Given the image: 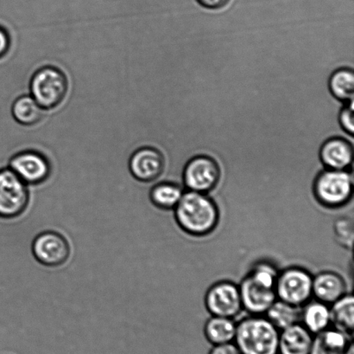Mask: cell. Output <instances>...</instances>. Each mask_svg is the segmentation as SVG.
<instances>
[{
    "instance_id": "cell-1",
    "label": "cell",
    "mask_w": 354,
    "mask_h": 354,
    "mask_svg": "<svg viewBox=\"0 0 354 354\" xmlns=\"http://www.w3.org/2000/svg\"><path fill=\"white\" fill-rule=\"evenodd\" d=\"M279 270L270 262L257 263L239 284L243 310L250 315H265L277 299Z\"/></svg>"
},
{
    "instance_id": "cell-2",
    "label": "cell",
    "mask_w": 354,
    "mask_h": 354,
    "mask_svg": "<svg viewBox=\"0 0 354 354\" xmlns=\"http://www.w3.org/2000/svg\"><path fill=\"white\" fill-rule=\"evenodd\" d=\"M179 227L187 234L203 237L217 227L220 213L217 204L207 193L184 192L175 209Z\"/></svg>"
},
{
    "instance_id": "cell-3",
    "label": "cell",
    "mask_w": 354,
    "mask_h": 354,
    "mask_svg": "<svg viewBox=\"0 0 354 354\" xmlns=\"http://www.w3.org/2000/svg\"><path fill=\"white\" fill-rule=\"evenodd\" d=\"M279 335L265 315H250L238 322L234 344L242 354H279Z\"/></svg>"
},
{
    "instance_id": "cell-4",
    "label": "cell",
    "mask_w": 354,
    "mask_h": 354,
    "mask_svg": "<svg viewBox=\"0 0 354 354\" xmlns=\"http://www.w3.org/2000/svg\"><path fill=\"white\" fill-rule=\"evenodd\" d=\"M353 191V179L348 170L325 169L317 176L313 185L315 199L331 209L348 204Z\"/></svg>"
},
{
    "instance_id": "cell-5",
    "label": "cell",
    "mask_w": 354,
    "mask_h": 354,
    "mask_svg": "<svg viewBox=\"0 0 354 354\" xmlns=\"http://www.w3.org/2000/svg\"><path fill=\"white\" fill-rule=\"evenodd\" d=\"M68 83L64 71L45 66L34 73L30 83V96L44 110L53 109L64 102Z\"/></svg>"
},
{
    "instance_id": "cell-6",
    "label": "cell",
    "mask_w": 354,
    "mask_h": 354,
    "mask_svg": "<svg viewBox=\"0 0 354 354\" xmlns=\"http://www.w3.org/2000/svg\"><path fill=\"white\" fill-rule=\"evenodd\" d=\"M276 293L277 299L301 308L313 297V276L301 267H290L279 273Z\"/></svg>"
},
{
    "instance_id": "cell-7",
    "label": "cell",
    "mask_w": 354,
    "mask_h": 354,
    "mask_svg": "<svg viewBox=\"0 0 354 354\" xmlns=\"http://www.w3.org/2000/svg\"><path fill=\"white\" fill-rule=\"evenodd\" d=\"M30 190L10 168L0 169V218L12 220L21 216L30 204Z\"/></svg>"
},
{
    "instance_id": "cell-8",
    "label": "cell",
    "mask_w": 354,
    "mask_h": 354,
    "mask_svg": "<svg viewBox=\"0 0 354 354\" xmlns=\"http://www.w3.org/2000/svg\"><path fill=\"white\" fill-rule=\"evenodd\" d=\"M221 176L220 166L214 158L197 155L187 162L183 179L187 191L207 194L217 186Z\"/></svg>"
},
{
    "instance_id": "cell-9",
    "label": "cell",
    "mask_w": 354,
    "mask_h": 354,
    "mask_svg": "<svg viewBox=\"0 0 354 354\" xmlns=\"http://www.w3.org/2000/svg\"><path fill=\"white\" fill-rule=\"evenodd\" d=\"M205 305L212 317L234 319L243 310L239 285L230 281H221L208 289Z\"/></svg>"
},
{
    "instance_id": "cell-10",
    "label": "cell",
    "mask_w": 354,
    "mask_h": 354,
    "mask_svg": "<svg viewBox=\"0 0 354 354\" xmlns=\"http://www.w3.org/2000/svg\"><path fill=\"white\" fill-rule=\"evenodd\" d=\"M31 251L40 265L55 268L68 261L71 247L64 236L57 231H45L34 238Z\"/></svg>"
},
{
    "instance_id": "cell-11",
    "label": "cell",
    "mask_w": 354,
    "mask_h": 354,
    "mask_svg": "<svg viewBox=\"0 0 354 354\" xmlns=\"http://www.w3.org/2000/svg\"><path fill=\"white\" fill-rule=\"evenodd\" d=\"M12 169L27 185L37 186L47 182L51 175V165L46 156L39 152H19L10 159Z\"/></svg>"
},
{
    "instance_id": "cell-12",
    "label": "cell",
    "mask_w": 354,
    "mask_h": 354,
    "mask_svg": "<svg viewBox=\"0 0 354 354\" xmlns=\"http://www.w3.org/2000/svg\"><path fill=\"white\" fill-rule=\"evenodd\" d=\"M165 159L158 149L144 147L138 149L131 155L129 170L138 182L151 183L155 182L164 172Z\"/></svg>"
},
{
    "instance_id": "cell-13",
    "label": "cell",
    "mask_w": 354,
    "mask_h": 354,
    "mask_svg": "<svg viewBox=\"0 0 354 354\" xmlns=\"http://www.w3.org/2000/svg\"><path fill=\"white\" fill-rule=\"evenodd\" d=\"M319 155L326 169L348 170L353 164V147L345 138L332 137L322 145Z\"/></svg>"
},
{
    "instance_id": "cell-14",
    "label": "cell",
    "mask_w": 354,
    "mask_h": 354,
    "mask_svg": "<svg viewBox=\"0 0 354 354\" xmlns=\"http://www.w3.org/2000/svg\"><path fill=\"white\" fill-rule=\"evenodd\" d=\"M346 293V283L339 274L325 270L313 276V297L328 305L341 299Z\"/></svg>"
},
{
    "instance_id": "cell-15",
    "label": "cell",
    "mask_w": 354,
    "mask_h": 354,
    "mask_svg": "<svg viewBox=\"0 0 354 354\" xmlns=\"http://www.w3.org/2000/svg\"><path fill=\"white\" fill-rule=\"evenodd\" d=\"M314 335L299 324L280 331L279 354H310Z\"/></svg>"
},
{
    "instance_id": "cell-16",
    "label": "cell",
    "mask_w": 354,
    "mask_h": 354,
    "mask_svg": "<svg viewBox=\"0 0 354 354\" xmlns=\"http://www.w3.org/2000/svg\"><path fill=\"white\" fill-rule=\"evenodd\" d=\"M300 322L314 335L326 330L331 327L330 306L317 299L308 301L301 308Z\"/></svg>"
},
{
    "instance_id": "cell-17",
    "label": "cell",
    "mask_w": 354,
    "mask_h": 354,
    "mask_svg": "<svg viewBox=\"0 0 354 354\" xmlns=\"http://www.w3.org/2000/svg\"><path fill=\"white\" fill-rule=\"evenodd\" d=\"M329 306L332 328L352 337L354 329V298L352 294H346Z\"/></svg>"
},
{
    "instance_id": "cell-18",
    "label": "cell",
    "mask_w": 354,
    "mask_h": 354,
    "mask_svg": "<svg viewBox=\"0 0 354 354\" xmlns=\"http://www.w3.org/2000/svg\"><path fill=\"white\" fill-rule=\"evenodd\" d=\"M349 337L333 328L314 335L310 354H345Z\"/></svg>"
},
{
    "instance_id": "cell-19",
    "label": "cell",
    "mask_w": 354,
    "mask_h": 354,
    "mask_svg": "<svg viewBox=\"0 0 354 354\" xmlns=\"http://www.w3.org/2000/svg\"><path fill=\"white\" fill-rule=\"evenodd\" d=\"M237 324L234 319L212 317L204 327L205 336L214 346L228 344L234 342Z\"/></svg>"
},
{
    "instance_id": "cell-20",
    "label": "cell",
    "mask_w": 354,
    "mask_h": 354,
    "mask_svg": "<svg viewBox=\"0 0 354 354\" xmlns=\"http://www.w3.org/2000/svg\"><path fill=\"white\" fill-rule=\"evenodd\" d=\"M265 317L279 329L283 330L301 320V308L293 306L286 301L277 299L267 310Z\"/></svg>"
},
{
    "instance_id": "cell-21",
    "label": "cell",
    "mask_w": 354,
    "mask_h": 354,
    "mask_svg": "<svg viewBox=\"0 0 354 354\" xmlns=\"http://www.w3.org/2000/svg\"><path fill=\"white\" fill-rule=\"evenodd\" d=\"M14 119L23 126H34L44 117V109L31 96H22L15 100L12 107Z\"/></svg>"
},
{
    "instance_id": "cell-22",
    "label": "cell",
    "mask_w": 354,
    "mask_h": 354,
    "mask_svg": "<svg viewBox=\"0 0 354 354\" xmlns=\"http://www.w3.org/2000/svg\"><path fill=\"white\" fill-rule=\"evenodd\" d=\"M183 193L178 184L167 182L158 183L152 187L150 200L158 209L174 210Z\"/></svg>"
},
{
    "instance_id": "cell-23",
    "label": "cell",
    "mask_w": 354,
    "mask_h": 354,
    "mask_svg": "<svg viewBox=\"0 0 354 354\" xmlns=\"http://www.w3.org/2000/svg\"><path fill=\"white\" fill-rule=\"evenodd\" d=\"M329 90L336 99L345 103L353 102L354 73L352 69H336L329 78Z\"/></svg>"
},
{
    "instance_id": "cell-24",
    "label": "cell",
    "mask_w": 354,
    "mask_h": 354,
    "mask_svg": "<svg viewBox=\"0 0 354 354\" xmlns=\"http://www.w3.org/2000/svg\"><path fill=\"white\" fill-rule=\"evenodd\" d=\"M336 237L341 245L346 248L352 247L353 242V222L348 218H343L336 222L335 227Z\"/></svg>"
},
{
    "instance_id": "cell-25",
    "label": "cell",
    "mask_w": 354,
    "mask_h": 354,
    "mask_svg": "<svg viewBox=\"0 0 354 354\" xmlns=\"http://www.w3.org/2000/svg\"><path fill=\"white\" fill-rule=\"evenodd\" d=\"M339 123L346 134L353 136L354 133L353 102L346 103L339 114Z\"/></svg>"
},
{
    "instance_id": "cell-26",
    "label": "cell",
    "mask_w": 354,
    "mask_h": 354,
    "mask_svg": "<svg viewBox=\"0 0 354 354\" xmlns=\"http://www.w3.org/2000/svg\"><path fill=\"white\" fill-rule=\"evenodd\" d=\"M209 354H242L234 343L228 344L214 346Z\"/></svg>"
},
{
    "instance_id": "cell-27",
    "label": "cell",
    "mask_w": 354,
    "mask_h": 354,
    "mask_svg": "<svg viewBox=\"0 0 354 354\" xmlns=\"http://www.w3.org/2000/svg\"><path fill=\"white\" fill-rule=\"evenodd\" d=\"M200 6L209 10H220L227 6L231 0H196Z\"/></svg>"
},
{
    "instance_id": "cell-28",
    "label": "cell",
    "mask_w": 354,
    "mask_h": 354,
    "mask_svg": "<svg viewBox=\"0 0 354 354\" xmlns=\"http://www.w3.org/2000/svg\"><path fill=\"white\" fill-rule=\"evenodd\" d=\"M10 45V38L8 31L0 26V58L8 52Z\"/></svg>"
},
{
    "instance_id": "cell-29",
    "label": "cell",
    "mask_w": 354,
    "mask_h": 354,
    "mask_svg": "<svg viewBox=\"0 0 354 354\" xmlns=\"http://www.w3.org/2000/svg\"><path fill=\"white\" fill-rule=\"evenodd\" d=\"M345 354H354V346L352 341L349 342L348 348H346Z\"/></svg>"
}]
</instances>
